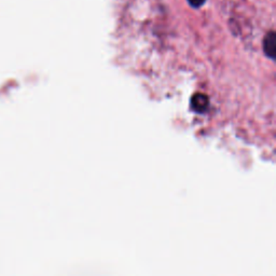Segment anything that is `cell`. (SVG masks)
<instances>
[{"instance_id": "cell-1", "label": "cell", "mask_w": 276, "mask_h": 276, "mask_svg": "<svg viewBox=\"0 0 276 276\" xmlns=\"http://www.w3.org/2000/svg\"><path fill=\"white\" fill-rule=\"evenodd\" d=\"M263 50L265 55L269 57V59H275L276 55V35L275 32H268V35L265 36L264 41H263Z\"/></svg>"}, {"instance_id": "cell-2", "label": "cell", "mask_w": 276, "mask_h": 276, "mask_svg": "<svg viewBox=\"0 0 276 276\" xmlns=\"http://www.w3.org/2000/svg\"><path fill=\"white\" fill-rule=\"evenodd\" d=\"M210 105V99L204 94H195L191 99V107L196 113H205Z\"/></svg>"}, {"instance_id": "cell-3", "label": "cell", "mask_w": 276, "mask_h": 276, "mask_svg": "<svg viewBox=\"0 0 276 276\" xmlns=\"http://www.w3.org/2000/svg\"><path fill=\"white\" fill-rule=\"evenodd\" d=\"M206 1V0H188V2L191 4L192 7H195V8H198V7H201L203 3H204Z\"/></svg>"}]
</instances>
